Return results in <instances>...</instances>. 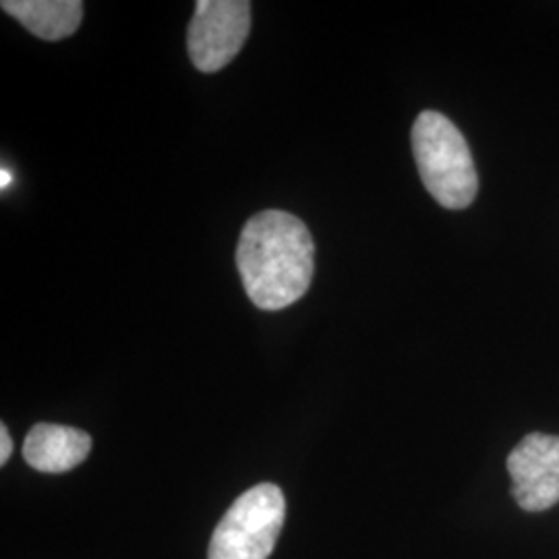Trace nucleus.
<instances>
[{
	"label": "nucleus",
	"mask_w": 559,
	"mask_h": 559,
	"mask_svg": "<svg viewBox=\"0 0 559 559\" xmlns=\"http://www.w3.org/2000/svg\"><path fill=\"white\" fill-rule=\"evenodd\" d=\"M237 267L251 302L280 311L302 299L316 272V245L307 224L282 210H265L245 224Z\"/></svg>",
	"instance_id": "nucleus-1"
},
{
	"label": "nucleus",
	"mask_w": 559,
	"mask_h": 559,
	"mask_svg": "<svg viewBox=\"0 0 559 559\" xmlns=\"http://www.w3.org/2000/svg\"><path fill=\"white\" fill-rule=\"evenodd\" d=\"M413 154L425 189L448 210L468 207L479 191L471 147L459 127L436 110L420 112L413 124Z\"/></svg>",
	"instance_id": "nucleus-2"
},
{
	"label": "nucleus",
	"mask_w": 559,
	"mask_h": 559,
	"mask_svg": "<svg viewBox=\"0 0 559 559\" xmlns=\"http://www.w3.org/2000/svg\"><path fill=\"white\" fill-rule=\"evenodd\" d=\"M286 516L280 487L263 483L245 491L214 531L207 559H267Z\"/></svg>",
	"instance_id": "nucleus-3"
},
{
	"label": "nucleus",
	"mask_w": 559,
	"mask_h": 559,
	"mask_svg": "<svg viewBox=\"0 0 559 559\" xmlns=\"http://www.w3.org/2000/svg\"><path fill=\"white\" fill-rule=\"evenodd\" d=\"M251 32V2L200 0L187 32V48L195 69L216 73L239 55Z\"/></svg>",
	"instance_id": "nucleus-4"
},
{
	"label": "nucleus",
	"mask_w": 559,
	"mask_h": 559,
	"mask_svg": "<svg viewBox=\"0 0 559 559\" xmlns=\"http://www.w3.org/2000/svg\"><path fill=\"white\" fill-rule=\"evenodd\" d=\"M512 493L526 512H545L559 501V438L531 433L508 456Z\"/></svg>",
	"instance_id": "nucleus-5"
},
{
	"label": "nucleus",
	"mask_w": 559,
	"mask_h": 559,
	"mask_svg": "<svg viewBox=\"0 0 559 559\" xmlns=\"http://www.w3.org/2000/svg\"><path fill=\"white\" fill-rule=\"evenodd\" d=\"M90 452L92 438L85 431L52 423L34 425L23 443L25 462L32 468L50 475H60L75 468L87 459Z\"/></svg>",
	"instance_id": "nucleus-6"
},
{
	"label": "nucleus",
	"mask_w": 559,
	"mask_h": 559,
	"mask_svg": "<svg viewBox=\"0 0 559 559\" xmlns=\"http://www.w3.org/2000/svg\"><path fill=\"white\" fill-rule=\"evenodd\" d=\"M0 7L27 32L48 41L73 36L83 20L81 0H2Z\"/></svg>",
	"instance_id": "nucleus-7"
},
{
	"label": "nucleus",
	"mask_w": 559,
	"mask_h": 559,
	"mask_svg": "<svg viewBox=\"0 0 559 559\" xmlns=\"http://www.w3.org/2000/svg\"><path fill=\"white\" fill-rule=\"evenodd\" d=\"M11 452H13V441L9 436V429L7 425H0V464L2 466L11 459Z\"/></svg>",
	"instance_id": "nucleus-8"
},
{
	"label": "nucleus",
	"mask_w": 559,
	"mask_h": 559,
	"mask_svg": "<svg viewBox=\"0 0 559 559\" xmlns=\"http://www.w3.org/2000/svg\"><path fill=\"white\" fill-rule=\"evenodd\" d=\"M13 180V177H11V173L7 170V168H2L0 170V189H7V185Z\"/></svg>",
	"instance_id": "nucleus-9"
}]
</instances>
